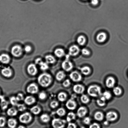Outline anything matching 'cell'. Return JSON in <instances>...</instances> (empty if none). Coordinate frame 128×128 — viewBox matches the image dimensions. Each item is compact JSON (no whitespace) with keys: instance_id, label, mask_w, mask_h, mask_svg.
I'll return each instance as SVG.
<instances>
[{"instance_id":"49","label":"cell","mask_w":128,"mask_h":128,"mask_svg":"<svg viewBox=\"0 0 128 128\" xmlns=\"http://www.w3.org/2000/svg\"><path fill=\"white\" fill-rule=\"evenodd\" d=\"M89 128H100V127L98 124L94 123L90 126Z\"/></svg>"},{"instance_id":"5","label":"cell","mask_w":128,"mask_h":128,"mask_svg":"<svg viewBox=\"0 0 128 128\" xmlns=\"http://www.w3.org/2000/svg\"><path fill=\"white\" fill-rule=\"evenodd\" d=\"M32 115L28 112H26L21 114L19 117V120L21 122L24 124H28L32 121Z\"/></svg>"},{"instance_id":"31","label":"cell","mask_w":128,"mask_h":128,"mask_svg":"<svg viewBox=\"0 0 128 128\" xmlns=\"http://www.w3.org/2000/svg\"><path fill=\"white\" fill-rule=\"evenodd\" d=\"M106 100L102 96L96 100V103L99 106L102 107L106 105Z\"/></svg>"},{"instance_id":"8","label":"cell","mask_w":128,"mask_h":128,"mask_svg":"<svg viewBox=\"0 0 128 128\" xmlns=\"http://www.w3.org/2000/svg\"><path fill=\"white\" fill-rule=\"evenodd\" d=\"M62 69L65 71L69 72L73 69V64L70 61L66 60L62 63Z\"/></svg>"},{"instance_id":"13","label":"cell","mask_w":128,"mask_h":128,"mask_svg":"<svg viewBox=\"0 0 128 128\" xmlns=\"http://www.w3.org/2000/svg\"><path fill=\"white\" fill-rule=\"evenodd\" d=\"M88 112L87 109L84 106H80L78 108L77 111V115L80 118L84 117Z\"/></svg>"},{"instance_id":"10","label":"cell","mask_w":128,"mask_h":128,"mask_svg":"<svg viewBox=\"0 0 128 128\" xmlns=\"http://www.w3.org/2000/svg\"><path fill=\"white\" fill-rule=\"evenodd\" d=\"M118 117V114L116 112L114 111L108 112L106 115V120L108 122L115 121L117 119Z\"/></svg>"},{"instance_id":"45","label":"cell","mask_w":128,"mask_h":128,"mask_svg":"<svg viewBox=\"0 0 128 128\" xmlns=\"http://www.w3.org/2000/svg\"><path fill=\"white\" fill-rule=\"evenodd\" d=\"M82 54L84 56H89L90 54V52L88 50L83 48L81 51Z\"/></svg>"},{"instance_id":"23","label":"cell","mask_w":128,"mask_h":128,"mask_svg":"<svg viewBox=\"0 0 128 128\" xmlns=\"http://www.w3.org/2000/svg\"><path fill=\"white\" fill-rule=\"evenodd\" d=\"M7 124L9 128H14L16 126L17 122L15 119L11 118L8 119Z\"/></svg>"},{"instance_id":"38","label":"cell","mask_w":128,"mask_h":128,"mask_svg":"<svg viewBox=\"0 0 128 128\" xmlns=\"http://www.w3.org/2000/svg\"><path fill=\"white\" fill-rule=\"evenodd\" d=\"M10 102L11 104L13 106H17L18 105V102L16 97L14 96H12L10 99Z\"/></svg>"},{"instance_id":"47","label":"cell","mask_w":128,"mask_h":128,"mask_svg":"<svg viewBox=\"0 0 128 128\" xmlns=\"http://www.w3.org/2000/svg\"><path fill=\"white\" fill-rule=\"evenodd\" d=\"M2 104V108L4 109L6 108L8 106V102L5 100H3Z\"/></svg>"},{"instance_id":"9","label":"cell","mask_w":128,"mask_h":128,"mask_svg":"<svg viewBox=\"0 0 128 128\" xmlns=\"http://www.w3.org/2000/svg\"><path fill=\"white\" fill-rule=\"evenodd\" d=\"M27 72L28 74L32 76H34L38 72V70L35 64H30L27 68Z\"/></svg>"},{"instance_id":"32","label":"cell","mask_w":128,"mask_h":128,"mask_svg":"<svg viewBox=\"0 0 128 128\" xmlns=\"http://www.w3.org/2000/svg\"><path fill=\"white\" fill-rule=\"evenodd\" d=\"M40 119L44 123L48 122L50 120L49 116L47 114H43L41 115Z\"/></svg>"},{"instance_id":"26","label":"cell","mask_w":128,"mask_h":128,"mask_svg":"<svg viewBox=\"0 0 128 128\" xmlns=\"http://www.w3.org/2000/svg\"><path fill=\"white\" fill-rule=\"evenodd\" d=\"M81 72L85 76H87L90 74L91 70L89 67L88 66H84L80 68V69Z\"/></svg>"},{"instance_id":"20","label":"cell","mask_w":128,"mask_h":128,"mask_svg":"<svg viewBox=\"0 0 128 128\" xmlns=\"http://www.w3.org/2000/svg\"><path fill=\"white\" fill-rule=\"evenodd\" d=\"M54 54L58 58H61L63 57L65 54V52L64 50L62 48H57L54 52Z\"/></svg>"},{"instance_id":"11","label":"cell","mask_w":128,"mask_h":128,"mask_svg":"<svg viewBox=\"0 0 128 128\" xmlns=\"http://www.w3.org/2000/svg\"><path fill=\"white\" fill-rule=\"evenodd\" d=\"M66 106L68 109L70 110H73L76 108L77 104L75 100L73 98L69 99L67 101Z\"/></svg>"},{"instance_id":"35","label":"cell","mask_w":128,"mask_h":128,"mask_svg":"<svg viewBox=\"0 0 128 128\" xmlns=\"http://www.w3.org/2000/svg\"><path fill=\"white\" fill-rule=\"evenodd\" d=\"M113 93L116 96H119L121 95L122 91L121 88L118 86L115 87L113 89Z\"/></svg>"},{"instance_id":"50","label":"cell","mask_w":128,"mask_h":128,"mask_svg":"<svg viewBox=\"0 0 128 128\" xmlns=\"http://www.w3.org/2000/svg\"><path fill=\"white\" fill-rule=\"evenodd\" d=\"M67 128H76V126L74 123L70 122L68 124Z\"/></svg>"},{"instance_id":"15","label":"cell","mask_w":128,"mask_h":128,"mask_svg":"<svg viewBox=\"0 0 128 128\" xmlns=\"http://www.w3.org/2000/svg\"><path fill=\"white\" fill-rule=\"evenodd\" d=\"M115 82V79L112 76L109 77L106 81V85L107 87L111 88L114 87Z\"/></svg>"},{"instance_id":"37","label":"cell","mask_w":128,"mask_h":128,"mask_svg":"<svg viewBox=\"0 0 128 128\" xmlns=\"http://www.w3.org/2000/svg\"><path fill=\"white\" fill-rule=\"evenodd\" d=\"M102 96L105 98L106 100H109L112 97V95L109 92L106 91L103 93Z\"/></svg>"},{"instance_id":"43","label":"cell","mask_w":128,"mask_h":128,"mask_svg":"<svg viewBox=\"0 0 128 128\" xmlns=\"http://www.w3.org/2000/svg\"><path fill=\"white\" fill-rule=\"evenodd\" d=\"M71 84V82L70 80L69 79H67L66 80L63 82L62 83V85L65 88H68L70 86Z\"/></svg>"},{"instance_id":"18","label":"cell","mask_w":128,"mask_h":128,"mask_svg":"<svg viewBox=\"0 0 128 128\" xmlns=\"http://www.w3.org/2000/svg\"><path fill=\"white\" fill-rule=\"evenodd\" d=\"M107 35L105 32H102L99 33L96 37V39L98 42L100 43H103L105 42L106 39Z\"/></svg>"},{"instance_id":"27","label":"cell","mask_w":128,"mask_h":128,"mask_svg":"<svg viewBox=\"0 0 128 128\" xmlns=\"http://www.w3.org/2000/svg\"><path fill=\"white\" fill-rule=\"evenodd\" d=\"M30 111L34 115H37L40 112L41 109L39 106H35L31 108Z\"/></svg>"},{"instance_id":"40","label":"cell","mask_w":128,"mask_h":128,"mask_svg":"<svg viewBox=\"0 0 128 128\" xmlns=\"http://www.w3.org/2000/svg\"><path fill=\"white\" fill-rule=\"evenodd\" d=\"M59 105V103L56 100H53L51 102L50 106L52 108L54 109L56 108Z\"/></svg>"},{"instance_id":"25","label":"cell","mask_w":128,"mask_h":128,"mask_svg":"<svg viewBox=\"0 0 128 128\" xmlns=\"http://www.w3.org/2000/svg\"><path fill=\"white\" fill-rule=\"evenodd\" d=\"M7 114L8 116H14L17 115L18 110L15 108L13 107L7 110Z\"/></svg>"},{"instance_id":"17","label":"cell","mask_w":128,"mask_h":128,"mask_svg":"<svg viewBox=\"0 0 128 128\" xmlns=\"http://www.w3.org/2000/svg\"><path fill=\"white\" fill-rule=\"evenodd\" d=\"M10 60V57L8 54H2L0 55V62L3 64H8Z\"/></svg>"},{"instance_id":"6","label":"cell","mask_w":128,"mask_h":128,"mask_svg":"<svg viewBox=\"0 0 128 128\" xmlns=\"http://www.w3.org/2000/svg\"><path fill=\"white\" fill-rule=\"evenodd\" d=\"M27 92L31 94H36L38 91V87L34 83H32L28 85L26 88Z\"/></svg>"},{"instance_id":"30","label":"cell","mask_w":128,"mask_h":128,"mask_svg":"<svg viewBox=\"0 0 128 128\" xmlns=\"http://www.w3.org/2000/svg\"><path fill=\"white\" fill-rule=\"evenodd\" d=\"M76 114L72 112H70L67 114L66 119V121L68 122H70L72 120L76 119Z\"/></svg>"},{"instance_id":"21","label":"cell","mask_w":128,"mask_h":128,"mask_svg":"<svg viewBox=\"0 0 128 128\" xmlns=\"http://www.w3.org/2000/svg\"><path fill=\"white\" fill-rule=\"evenodd\" d=\"M104 115L101 112L98 111L95 113L94 115V119L98 121H100L104 119Z\"/></svg>"},{"instance_id":"48","label":"cell","mask_w":128,"mask_h":128,"mask_svg":"<svg viewBox=\"0 0 128 128\" xmlns=\"http://www.w3.org/2000/svg\"><path fill=\"white\" fill-rule=\"evenodd\" d=\"M32 47L29 45L26 46L24 48L25 51L27 53L30 52L32 51Z\"/></svg>"},{"instance_id":"52","label":"cell","mask_w":128,"mask_h":128,"mask_svg":"<svg viewBox=\"0 0 128 128\" xmlns=\"http://www.w3.org/2000/svg\"><path fill=\"white\" fill-rule=\"evenodd\" d=\"M42 60L41 58H38L36 59L35 62V63L36 64H38V65L39 63H40Z\"/></svg>"},{"instance_id":"33","label":"cell","mask_w":128,"mask_h":128,"mask_svg":"<svg viewBox=\"0 0 128 128\" xmlns=\"http://www.w3.org/2000/svg\"><path fill=\"white\" fill-rule=\"evenodd\" d=\"M40 66L41 70H48L49 68L48 64L46 62H44L42 60L38 64Z\"/></svg>"},{"instance_id":"29","label":"cell","mask_w":128,"mask_h":128,"mask_svg":"<svg viewBox=\"0 0 128 128\" xmlns=\"http://www.w3.org/2000/svg\"><path fill=\"white\" fill-rule=\"evenodd\" d=\"M86 38L84 36L81 35L79 36L77 38V41L78 44L80 46H83L86 42Z\"/></svg>"},{"instance_id":"42","label":"cell","mask_w":128,"mask_h":128,"mask_svg":"<svg viewBox=\"0 0 128 128\" xmlns=\"http://www.w3.org/2000/svg\"><path fill=\"white\" fill-rule=\"evenodd\" d=\"M6 124V119L5 118L3 117H0V127H3Z\"/></svg>"},{"instance_id":"53","label":"cell","mask_w":128,"mask_h":128,"mask_svg":"<svg viewBox=\"0 0 128 128\" xmlns=\"http://www.w3.org/2000/svg\"><path fill=\"white\" fill-rule=\"evenodd\" d=\"M17 128H25L23 126L20 125L18 126Z\"/></svg>"},{"instance_id":"7","label":"cell","mask_w":128,"mask_h":128,"mask_svg":"<svg viewBox=\"0 0 128 128\" xmlns=\"http://www.w3.org/2000/svg\"><path fill=\"white\" fill-rule=\"evenodd\" d=\"M70 78L72 81L74 82H80L82 77L81 74L77 71H73L69 75Z\"/></svg>"},{"instance_id":"56","label":"cell","mask_w":128,"mask_h":128,"mask_svg":"<svg viewBox=\"0 0 128 128\" xmlns=\"http://www.w3.org/2000/svg\"></svg>"},{"instance_id":"39","label":"cell","mask_w":128,"mask_h":128,"mask_svg":"<svg viewBox=\"0 0 128 128\" xmlns=\"http://www.w3.org/2000/svg\"><path fill=\"white\" fill-rule=\"evenodd\" d=\"M17 109L18 111L22 112L24 111L26 109V108L24 104H18L17 105Z\"/></svg>"},{"instance_id":"41","label":"cell","mask_w":128,"mask_h":128,"mask_svg":"<svg viewBox=\"0 0 128 128\" xmlns=\"http://www.w3.org/2000/svg\"><path fill=\"white\" fill-rule=\"evenodd\" d=\"M38 98L41 100H44L46 98L47 95L45 92H42L40 93L38 95Z\"/></svg>"},{"instance_id":"22","label":"cell","mask_w":128,"mask_h":128,"mask_svg":"<svg viewBox=\"0 0 128 128\" xmlns=\"http://www.w3.org/2000/svg\"><path fill=\"white\" fill-rule=\"evenodd\" d=\"M66 76V74L62 70L59 71L56 74V79L59 81H60L65 78Z\"/></svg>"},{"instance_id":"14","label":"cell","mask_w":128,"mask_h":128,"mask_svg":"<svg viewBox=\"0 0 128 128\" xmlns=\"http://www.w3.org/2000/svg\"><path fill=\"white\" fill-rule=\"evenodd\" d=\"M73 91L78 94H82L84 91V88L82 84H77L74 85L73 87Z\"/></svg>"},{"instance_id":"55","label":"cell","mask_w":128,"mask_h":128,"mask_svg":"<svg viewBox=\"0 0 128 128\" xmlns=\"http://www.w3.org/2000/svg\"><path fill=\"white\" fill-rule=\"evenodd\" d=\"M85 128L84 127H82L81 128Z\"/></svg>"},{"instance_id":"34","label":"cell","mask_w":128,"mask_h":128,"mask_svg":"<svg viewBox=\"0 0 128 128\" xmlns=\"http://www.w3.org/2000/svg\"><path fill=\"white\" fill-rule=\"evenodd\" d=\"M80 99L82 102L84 104H88L90 100L88 97L84 94H83L80 97Z\"/></svg>"},{"instance_id":"44","label":"cell","mask_w":128,"mask_h":128,"mask_svg":"<svg viewBox=\"0 0 128 128\" xmlns=\"http://www.w3.org/2000/svg\"><path fill=\"white\" fill-rule=\"evenodd\" d=\"M17 100L18 101H20L24 100V96L23 94L21 93H18L16 97Z\"/></svg>"},{"instance_id":"51","label":"cell","mask_w":128,"mask_h":128,"mask_svg":"<svg viewBox=\"0 0 128 128\" xmlns=\"http://www.w3.org/2000/svg\"><path fill=\"white\" fill-rule=\"evenodd\" d=\"M91 3L93 6H96L99 3V0H92Z\"/></svg>"},{"instance_id":"54","label":"cell","mask_w":128,"mask_h":128,"mask_svg":"<svg viewBox=\"0 0 128 128\" xmlns=\"http://www.w3.org/2000/svg\"><path fill=\"white\" fill-rule=\"evenodd\" d=\"M108 121L106 120V121L104 122V124H105V125H107V124H108Z\"/></svg>"},{"instance_id":"16","label":"cell","mask_w":128,"mask_h":128,"mask_svg":"<svg viewBox=\"0 0 128 128\" xmlns=\"http://www.w3.org/2000/svg\"><path fill=\"white\" fill-rule=\"evenodd\" d=\"M1 72H2V75L7 78H10L12 76L13 74L12 69L9 67L3 68Z\"/></svg>"},{"instance_id":"36","label":"cell","mask_w":128,"mask_h":128,"mask_svg":"<svg viewBox=\"0 0 128 128\" xmlns=\"http://www.w3.org/2000/svg\"><path fill=\"white\" fill-rule=\"evenodd\" d=\"M56 113L58 115L60 116H64L66 114V112L65 110L63 108H60L57 110Z\"/></svg>"},{"instance_id":"3","label":"cell","mask_w":128,"mask_h":128,"mask_svg":"<svg viewBox=\"0 0 128 128\" xmlns=\"http://www.w3.org/2000/svg\"><path fill=\"white\" fill-rule=\"evenodd\" d=\"M66 123V121L64 119L55 118L52 120V125L54 128H63Z\"/></svg>"},{"instance_id":"19","label":"cell","mask_w":128,"mask_h":128,"mask_svg":"<svg viewBox=\"0 0 128 128\" xmlns=\"http://www.w3.org/2000/svg\"><path fill=\"white\" fill-rule=\"evenodd\" d=\"M25 104L28 105H31L34 104L36 102L35 98L32 96H28L25 98L24 100Z\"/></svg>"},{"instance_id":"24","label":"cell","mask_w":128,"mask_h":128,"mask_svg":"<svg viewBox=\"0 0 128 128\" xmlns=\"http://www.w3.org/2000/svg\"><path fill=\"white\" fill-rule=\"evenodd\" d=\"M46 62L48 64H53L55 62L56 60L53 56L51 55H48L45 56Z\"/></svg>"},{"instance_id":"46","label":"cell","mask_w":128,"mask_h":128,"mask_svg":"<svg viewBox=\"0 0 128 128\" xmlns=\"http://www.w3.org/2000/svg\"><path fill=\"white\" fill-rule=\"evenodd\" d=\"M91 122V120L90 118L88 117H86L84 118V119H83V122L84 124L86 125H89L90 124Z\"/></svg>"},{"instance_id":"4","label":"cell","mask_w":128,"mask_h":128,"mask_svg":"<svg viewBox=\"0 0 128 128\" xmlns=\"http://www.w3.org/2000/svg\"><path fill=\"white\" fill-rule=\"evenodd\" d=\"M11 52L13 56L18 58L20 56L23 54V49L20 46L16 45L12 47Z\"/></svg>"},{"instance_id":"28","label":"cell","mask_w":128,"mask_h":128,"mask_svg":"<svg viewBox=\"0 0 128 128\" xmlns=\"http://www.w3.org/2000/svg\"><path fill=\"white\" fill-rule=\"evenodd\" d=\"M67 98V95L66 93L60 92L58 94V98L59 101L60 102H64L65 101Z\"/></svg>"},{"instance_id":"1","label":"cell","mask_w":128,"mask_h":128,"mask_svg":"<svg viewBox=\"0 0 128 128\" xmlns=\"http://www.w3.org/2000/svg\"><path fill=\"white\" fill-rule=\"evenodd\" d=\"M52 79L51 75L47 73L40 74L38 78V82L41 86L47 88L49 86L52 82Z\"/></svg>"},{"instance_id":"12","label":"cell","mask_w":128,"mask_h":128,"mask_svg":"<svg viewBox=\"0 0 128 128\" xmlns=\"http://www.w3.org/2000/svg\"><path fill=\"white\" fill-rule=\"evenodd\" d=\"M80 52V49L78 46L73 45L70 48L69 53L70 55L72 56H75L79 54Z\"/></svg>"},{"instance_id":"2","label":"cell","mask_w":128,"mask_h":128,"mask_svg":"<svg viewBox=\"0 0 128 128\" xmlns=\"http://www.w3.org/2000/svg\"><path fill=\"white\" fill-rule=\"evenodd\" d=\"M87 92L89 96L94 98L98 97L102 95L101 88L97 85L89 86L88 88Z\"/></svg>"}]
</instances>
